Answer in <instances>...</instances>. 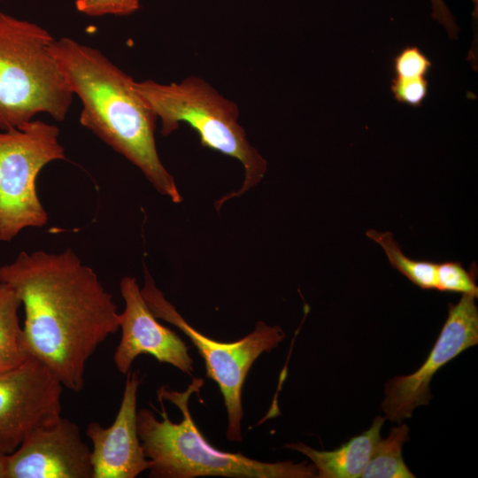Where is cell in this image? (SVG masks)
Listing matches in <instances>:
<instances>
[{
  "mask_svg": "<svg viewBox=\"0 0 478 478\" xmlns=\"http://www.w3.org/2000/svg\"><path fill=\"white\" fill-rule=\"evenodd\" d=\"M118 413L112 425L97 421L87 425L85 434L92 443L93 478H135L149 470L137 430V372L127 373Z\"/></svg>",
  "mask_w": 478,
  "mask_h": 478,
  "instance_id": "7c38bea8",
  "label": "cell"
},
{
  "mask_svg": "<svg viewBox=\"0 0 478 478\" xmlns=\"http://www.w3.org/2000/svg\"><path fill=\"white\" fill-rule=\"evenodd\" d=\"M366 235L384 250L389 264L411 282L422 289H436V263L405 256L390 232L366 231Z\"/></svg>",
  "mask_w": 478,
  "mask_h": 478,
  "instance_id": "2e32d148",
  "label": "cell"
},
{
  "mask_svg": "<svg viewBox=\"0 0 478 478\" xmlns=\"http://www.w3.org/2000/svg\"><path fill=\"white\" fill-rule=\"evenodd\" d=\"M58 135L56 125L38 120L0 132V241L48 222L35 181L47 164L66 158Z\"/></svg>",
  "mask_w": 478,
  "mask_h": 478,
  "instance_id": "8992f818",
  "label": "cell"
},
{
  "mask_svg": "<svg viewBox=\"0 0 478 478\" xmlns=\"http://www.w3.org/2000/svg\"><path fill=\"white\" fill-rule=\"evenodd\" d=\"M409 428L400 424L391 428L389 436L377 442L361 475L364 478H413L405 465L402 450L409 440Z\"/></svg>",
  "mask_w": 478,
  "mask_h": 478,
  "instance_id": "9a60e30c",
  "label": "cell"
},
{
  "mask_svg": "<svg viewBox=\"0 0 478 478\" xmlns=\"http://www.w3.org/2000/svg\"><path fill=\"white\" fill-rule=\"evenodd\" d=\"M50 50L81 101V125L137 166L160 194L180 203L175 181L157 150L158 118L133 78L97 49L73 39H55Z\"/></svg>",
  "mask_w": 478,
  "mask_h": 478,
  "instance_id": "7a4b0ae2",
  "label": "cell"
},
{
  "mask_svg": "<svg viewBox=\"0 0 478 478\" xmlns=\"http://www.w3.org/2000/svg\"><path fill=\"white\" fill-rule=\"evenodd\" d=\"M204 382L193 378L183 391L161 386V404L155 417L148 409L137 411V430L146 458L151 462L152 478H194L223 476L232 478H313V464L291 461L263 462L240 452L222 451L212 446L195 424L189 399Z\"/></svg>",
  "mask_w": 478,
  "mask_h": 478,
  "instance_id": "3957f363",
  "label": "cell"
},
{
  "mask_svg": "<svg viewBox=\"0 0 478 478\" xmlns=\"http://www.w3.org/2000/svg\"><path fill=\"white\" fill-rule=\"evenodd\" d=\"M63 388L32 357L0 371V452L12 453L30 433L62 416Z\"/></svg>",
  "mask_w": 478,
  "mask_h": 478,
  "instance_id": "ba28073f",
  "label": "cell"
},
{
  "mask_svg": "<svg viewBox=\"0 0 478 478\" xmlns=\"http://www.w3.org/2000/svg\"><path fill=\"white\" fill-rule=\"evenodd\" d=\"M135 88L161 120V133L168 135L181 122L197 131L203 146L239 160L244 169L242 187L222 197L216 208L238 197L263 179L267 162L247 139L238 122L237 104L220 95L204 80L187 77L180 82L162 84L151 80L135 81Z\"/></svg>",
  "mask_w": 478,
  "mask_h": 478,
  "instance_id": "5b68a950",
  "label": "cell"
},
{
  "mask_svg": "<svg viewBox=\"0 0 478 478\" xmlns=\"http://www.w3.org/2000/svg\"><path fill=\"white\" fill-rule=\"evenodd\" d=\"M429 58L417 46L402 48L392 58V72L395 77H427L432 68Z\"/></svg>",
  "mask_w": 478,
  "mask_h": 478,
  "instance_id": "ac0fdd59",
  "label": "cell"
},
{
  "mask_svg": "<svg viewBox=\"0 0 478 478\" xmlns=\"http://www.w3.org/2000/svg\"><path fill=\"white\" fill-rule=\"evenodd\" d=\"M427 77L399 78L393 77L390 90L397 102L412 107H420L428 95Z\"/></svg>",
  "mask_w": 478,
  "mask_h": 478,
  "instance_id": "d6986e66",
  "label": "cell"
},
{
  "mask_svg": "<svg viewBox=\"0 0 478 478\" xmlns=\"http://www.w3.org/2000/svg\"><path fill=\"white\" fill-rule=\"evenodd\" d=\"M6 456L0 452V478H6Z\"/></svg>",
  "mask_w": 478,
  "mask_h": 478,
  "instance_id": "7402d4cb",
  "label": "cell"
},
{
  "mask_svg": "<svg viewBox=\"0 0 478 478\" xmlns=\"http://www.w3.org/2000/svg\"><path fill=\"white\" fill-rule=\"evenodd\" d=\"M432 7V18L443 26L451 39H456L459 28L456 24L455 18L447 7L444 0H430Z\"/></svg>",
  "mask_w": 478,
  "mask_h": 478,
  "instance_id": "44dd1931",
  "label": "cell"
},
{
  "mask_svg": "<svg viewBox=\"0 0 478 478\" xmlns=\"http://www.w3.org/2000/svg\"><path fill=\"white\" fill-rule=\"evenodd\" d=\"M25 310L22 326L30 357L72 391H81L86 365L98 346L120 329L112 296L96 272L71 250L21 251L0 266Z\"/></svg>",
  "mask_w": 478,
  "mask_h": 478,
  "instance_id": "6da1fadb",
  "label": "cell"
},
{
  "mask_svg": "<svg viewBox=\"0 0 478 478\" xmlns=\"http://www.w3.org/2000/svg\"><path fill=\"white\" fill-rule=\"evenodd\" d=\"M6 478H93L91 449L78 426L61 416L6 456Z\"/></svg>",
  "mask_w": 478,
  "mask_h": 478,
  "instance_id": "30bf717a",
  "label": "cell"
},
{
  "mask_svg": "<svg viewBox=\"0 0 478 478\" xmlns=\"http://www.w3.org/2000/svg\"><path fill=\"white\" fill-rule=\"evenodd\" d=\"M54 37L35 23L0 12V129L48 113L63 121L73 92L50 50Z\"/></svg>",
  "mask_w": 478,
  "mask_h": 478,
  "instance_id": "277c9868",
  "label": "cell"
},
{
  "mask_svg": "<svg viewBox=\"0 0 478 478\" xmlns=\"http://www.w3.org/2000/svg\"><path fill=\"white\" fill-rule=\"evenodd\" d=\"M474 297L462 295L448 305V315L424 363L409 375L395 376L385 388L382 408L387 419L401 423L415 408L431 399L429 384L435 374L466 349L478 343V309Z\"/></svg>",
  "mask_w": 478,
  "mask_h": 478,
  "instance_id": "9c48e42d",
  "label": "cell"
},
{
  "mask_svg": "<svg viewBox=\"0 0 478 478\" xmlns=\"http://www.w3.org/2000/svg\"><path fill=\"white\" fill-rule=\"evenodd\" d=\"M120 287L125 308L120 313L121 337L113 355L116 369L127 374L138 356L150 355L160 363L192 375L194 360L188 346L174 331L158 321L135 278L123 277Z\"/></svg>",
  "mask_w": 478,
  "mask_h": 478,
  "instance_id": "8fae6325",
  "label": "cell"
},
{
  "mask_svg": "<svg viewBox=\"0 0 478 478\" xmlns=\"http://www.w3.org/2000/svg\"><path fill=\"white\" fill-rule=\"evenodd\" d=\"M384 420L376 416L369 429L333 451H318L303 443H289L284 447L305 455L315 466L319 478L361 477L381 438Z\"/></svg>",
  "mask_w": 478,
  "mask_h": 478,
  "instance_id": "4fadbf2b",
  "label": "cell"
},
{
  "mask_svg": "<svg viewBox=\"0 0 478 478\" xmlns=\"http://www.w3.org/2000/svg\"><path fill=\"white\" fill-rule=\"evenodd\" d=\"M474 267L467 271L461 263L446 261L436 264V289L478 297Z\"/></svg>",
  "mask_w": 478,
  "mask_h": 478,
  "instance_id": "e0dca14e",
  "label": "cell"
},
{
  "mask_svg": "<svg viewBox=\"0 0 478 478\" xmlns=\"http://www.w3.org/2000/svg\"><path fill=\"white\" fill-rule=\"evenodd\" d=\"M20 305L14 289L0 282V371L15 367L30 357L19 323Z\"/></svg>",
  "mask_w": 478,
  "mask_h": 478,
  "instance_id": "5bb4252c",
  "label": "cell"
},
{
  "mask_svg": "<svg viewBox=\"0 0 478 478\" xmlns=\"http://www.w3.org/2000/svg\"><path fill=\"white\" fill-rule=\"evenodd\" d=\"M141 291L157 319L175 326L190 339L204 361L206 376L217 383L222 394L228 421L227 439L242 441L243 383L256 359L262 353L270 352L283 341V330L278 326H269L258 321L254 330L244 337L232 343L219 342L207 337L189 325L166 299L146 270Z\"/></svg>",
  "mask_w": 478,
  "mask_h": 478,
  "instance_id": "52a82bcc",
  "label": "cell"
},
{
  "mask_svg": "<svg viewBox=\"0 0 478 478\" xmlns=\"http://www.w3.org/2000/svg\"><path fill=\"white\" fill-rule=\"evenodd\" d=\"M1 1V0H0Z\"/></svg>",
  "mask_w": 478,
  "mask_h": 478,
  "instance_id": "603a6c76",
  "label": "cell"
},
{
  "mask_svg": "<svg viewBox=\"0 0 478 478\" xmlns=\"http://www.w3.org/2000/svg\"><path fill=\"white\" fill-rule=\"evenodd\" d=\"M76 10L89 17L127 16L140 8V0H76Z\"/></svg>",
  "mask_w": 478,
  "mask_h": 478,
  "instance_id": "ffe728a7",
  "label": "cell"
}]
</instances>
